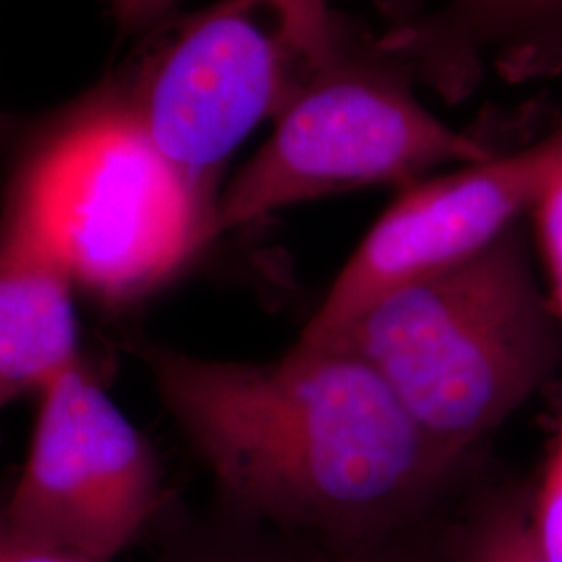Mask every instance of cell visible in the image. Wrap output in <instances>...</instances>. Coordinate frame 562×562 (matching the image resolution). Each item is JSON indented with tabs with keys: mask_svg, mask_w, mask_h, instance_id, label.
<instances>
[{
	"mask_svg": "<svg viewBox=\"0 0 562 562\" xmlns=\"http://www.w3.org/2000/svg\"><path fill=\"white\" fill-rule=\"evenodd\" d=\"M134 355L217 498L357 559L436 521L467 487L387 383L338 348L227 361L142 341Z\"/></svg>",
	"mask_w": 562,
	"mask_h": 562,
	"instance_id": "obj_1",
	"label": "cell"
},
{
	"mask_svg": "<svg viewBox=\"0 0 562 562\" xmlns=\"http://www.w3.org/2000/svg\"><path fill=\"white\" fill-rule=\"evenodd\" d=\"M323 348L367 362L431 446L467 464L561 359L525 220L475 257L387 292Z\"/></svg>",
	"mask_w": 562,
	"mask_h": 562,
	"instance_id": "obj_2",
	"label": "cell"
},
{
	"mask_svg": "<svg viewBox=\"0 0 562 562\" xmlns=\"http://www.w3.org/2000/svg\"><path fill=\"white\" fill-rule=\"evenodd\" d=\"M352 32L325 0H217L162 30L102 104L217 209L215 183L232 153Z\"/></svg>",
	"mask_w": 562,
	"mask_h": 562,
	"instance_id": "obj_3",
	"label": "cell"
},
{
	"mask_svg": "<svg viewBox=\"0 0 562 562\" xmlns=\"http://www.w3.org/2000/svg\"><path fill=\"white\" fill-rule=\"evenodd\" d=\"M373 36H352L283 106L271 138L220 194L215 238L269 213L367 186H413L496 153L438 120Z\"/></svg>",
	"mask_w": 562,
	"mask_h": 562,
	"instance_id": "obj_4",
	"label": "cell"
},
{
	"mask_svg": "<svg viewBox=\"0 0 562 562\" xmlns=\"http://www.w3.org/2000/svg\"><path fill=\"white\" fill-rule=\"evenodd\" d=\"M36 161L76 283L102 301L150 292L215 238V204L104 104Z\"/></svg>",
	"mask_w": 562,
	"mask_h": 562,
	"instance_id": "obj_5",
	"label": "cell"
},
{
	"mask_svg": "<svg viewBox=\"0 0 562 562\" xmlns=\"http://www.w3.org/2000/svg\"><path fill=\"white\" fill-rule=\"evenodd\" d=\"M162 501L153 446L83 361L42 392L27 459L7 496L25 531L86 561L113 562Z\"/></svg>",
	"mask_w": 562,
	"mask_h": 562,
	"instance_id": "obj_6",
	"label": "cell"
},
{
	"mask_svg": "<svg viewBox=\"0 0 562 562\" xmlns=\"http://www.w3.org/2000/svg\"><path fill=\"white\" fill-rule=\"evenodd\" d=\"M550 162V140L464 165L404 190L331 283L294 346L323 348L387 292L482 252L531 213Z\"/></svg>",
	"mask_w": 562,
	"mask_h": 562,
	"instance_id": "obj_7",
	"label": "cell"
},
{
	"mask_svg": "<svg viewBox=\"0 0 562 562\" xmlns=\"http://www.w3.org/2000/svg\"><path fill=\"white\" fill-rule=\"evenodd\" d=\"M74 269L41 165L15 183L0 220V411L81 362Z\"/></svg>",
	"mask_w": 562,
	"mask_h": 562,
	"instance_id": "obj_8",
	"label": "cell"
},
{
	"mask_svg": "<svg viewBox=\"0 0 562 562\" xmlns=\"http://www.w3.org/2000/svg\"><path fill=\"white\" fill-rule=\"evenodd\" d=\"M375 41L415 83L461 102L487 69L515 83L562 78V0H446Z\"/></svg>",
	"mask_w": 562,
	"mask_h": 562,
	"instance_id": "obj_9",
	"label": "cell"
},
{
	"mask_svg": "<svg viewBox=\"0 0 562 562\" xmlns=\"http://www.w3.org/2000/svg\"><path fill=\"white\" fill-rule=\"evenodd\" d=\"M527 496L517 483H467L434 522L440 562H548L531 538Z\"/></svg>",
	"mask_w": 562,
	"mask_h": 562,
	"instance_id": "obj_10",
	"label": "cell"
},
{
	"mask_svg": "<svg viewBox=\"0 0 562 562\" xmlns=\"http://www.w3.org/2000/svg\"><path fill=\"white\" fill-rule=\"evenodd\" d=\"M322 543L283 531L215 498L162 542L155 562H352Z\"/></svg>",
	"mask_w": 562,
	"mask_h": 562,
	"instance_id": "obj_11",
	"label": "cell"
},
{
	"mask_svg": "<svg viewBox=\"0 0 562 562\" xmlns=\"http://www.w3.org/2000/svg\"><path fill=\"white\" fill-rule=\"evenodd\" d=\"M531 538L548 562H562V415L538 483L529 487Z\"/></svg>",
	"mask_w": 562,
	"mask_h": 562,
	"instance_id": "obj_12",
	"label": "cell"
},
{
	"mask_svg": "<svg viewBox=\"0 0 562 562\" xmlns=\"http://www.w3.org/2000/svg\"><path fill=\"white\" fill-rule=\"evenodd\" d=\"M550 162L531 213L552 281L557 311L562 315V121L548 134Z\"/></svg>",
	"mask_w": 562,
	"mask_h": 562,
	"instance_id": "obj_13",
	"label": "cell"
},
{
	"mask_svg": "<svg viewBox=\"0 0 562 562\" xmlns=\"http://www.w3.org/2000/svg\"><path fill=\"white\" fill-rule=\"evenodd\" d=\"M0 562H90L25 531L0 498Z\"/></svg>",
	"mask_w": 562,
	"mask_h": 562,
	"instance_id": "obj_14",
	"label": "cell"
},
{
	"mask_svg": "<svg viewBox=\"0 0 562 562\" xmlns=\"http://www.w3.org/2000/svg\"><path fill=\"white\" fill-rule=\"evenodd\" d=\"M434 522L364 552L352 562H440L434 546Z\"/></svg>",
	"mask_w": 562,
	"mask_h": 562,
	"instance_id": "obj_15",
	"label": "cell"
},
{
	"mask_svg": "<svg viewBox=\"0 0 562 562\" xmlns=\"http://www.w3.org/2000/svg\"><path fill=\"white\" fill-rule=\"evenodd\" d=\"M178 0H109L115 20L123 30H148L159 25Z\"/></svg>",
	"mask_w": 562,
	"mask_h": 562,
	"instance_id": "obj_16",
	"label": "cell"
},
{
	"mask_svg": "<svg viewBox=\"0 0 562 562\" xmlns=\"http://www.w3.org/2000/svg\"><path fill=\"white\" fill-rule=\"evenodd\" d=\"M325 2H329V0H325Z\"/></svg>",
	"mask_w": 562,
	"mask_h": 562,
	"instance_id": "obj_17",
	"label": "cell"
}]
</instances>
